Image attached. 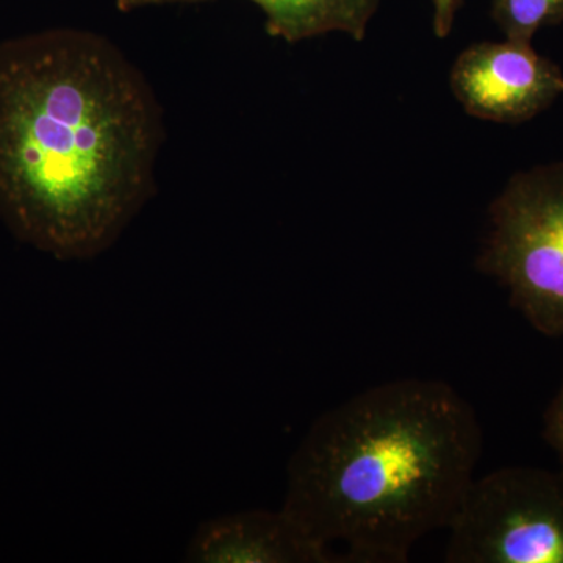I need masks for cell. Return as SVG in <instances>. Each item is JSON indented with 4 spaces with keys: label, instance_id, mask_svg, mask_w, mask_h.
Segmentation results:
<instances>
[{
    "label": "cell",
    "instance_id": "6da1fadb",
    "mask_svg": "<svg viewBox=\"0 0 563 563\" xmlns=\"http://www.w3.org/2000/svg\"><path fill=\"white\" fill-rule=\"evenodd\" d=\"M162 110L146 77L95 33L0 44V220L58 261L109 250L154 192Z\"/></svg>",
    "mask_w": 563,
    "mask_h": 563
},
{
    "label": "cell",
    "instance_id": "7a4b0ae2",
    "mask_svg": "<svg viewBox=\"0 0 563 563\" xmlns=\"http://www.w3.org/2000/svg\"><path fill=\"white\" fill-rule=\"evenodd\" d=\"M483 450L473 407L442 380L398 379L313 422L291 455L282 509L344 562L402 563L448 529Z\"/></svg>",
    "mask_w": 563,
    "mask_h": 563
},
{
    "label": "cell",
    "instance_id": "3957f363",
    "mask_svg": "<svg viewBox=\"0 0 563 563\" xmlns=\"http://www.w3.org/2000/svg\"><path fill=\"white\" fill-rule=\"evenodd\" d=\"M488 217L477 268L537 332L563 339V162L515 174Z\"/></svg>",
    "mask_w": 563,
    "mask_h": 563
},
{
    "label": "cell",
    "instance_id": "277c9868",
    "mask_svg": "<svg viewBox=\"0 0 563 563\" xmlns=\"http://www.w3.org/2000/svg\"><path fill=\"white\" fill-rule=\"evenodd\" d=\"M448 531V563H563V470L474 477Z\"/></svg>",
    "mask_w": 563,
    "mask_h": 563
},
{
    "label": "cell",
    "instance_id": "5b68a950",
    "mask_svg": "<svg viewBox=\"0 0 563 563\" xmlns=\"http://www.w3.org/2000/svg\"><path fill=\"white\" fill-rule=\"evenodd\" d=\"M450 87L470 117L496 124H523L563 95V73L533 49L532 43L483 41L455 58Z\"/></svg>",
    "mask_w": 563,
    "mask_h": 563
},
{
    "label": "cell",
    "instance_id": "8992f818",
    "mask_svg": "<svg viewBox=\"0 0 563 563\" xmlns=\"http://www.w3.org/2000/svg\"><path fill=\"white\" fill-rule=\"evenodd\" d=\"M185 558L196 563L343 562L342 555L318 543L284 509L247 510L203 521Z\"/></svg>",
    "mask_w": 563,
    "mask_h": 563
},
{
    "label": "cell",
    "instance_id": "52a82bcc",
    "mask_svg": "<svg viewBox=\"0 0 563 563\" xmlns=\"http://www.w3.org/2000/svg\"><path fill=\"white\" fill-rule=\"evenodd\" d=\"M209 0H117L122 13L150 7L201 3ZM265 14V29L273 38L299 43L331 32L363 41L380 0H250Z\"/></svg>",
    "mask_w": 563,
    "mask_h": 563
},
{
    "label": "cell",
    "instance_id": "ba28073f",
    "mask_svg": "<svg viewBox=\"0 0 563 563\" xmlns=\"http://www.w3.org/2000/svg\"><path fill=\"white\" fill-rule=\"evenodd\" d=\"M492 18L509 40L532 43L537 32L563 22V0H492Z\"/></svg>",
    "mask_w": 563,
    "mask_h": 563
},
{
    "label": "cell",
    "instance_id": "9c48e42d",
    "mask_svg": "<svg viewBox=\"0 0 563 563\" xmlns=\"http://www.w3.org/2000/svg\"><path fill=\"white\" fill-rule=\"evenodd\" d=\"M542 437L563 470V379L543 413Z\"/></svg>",
    "mask_w": 563,
    "mask_h": 563
},
{
    "label": "cell",
    "instance_id": "30bf717a",
    "mask_svg": "<svg viewBox=\"0 0 563 563\" xmlns=\"http://www.w3.org/2000/svg\"><path fill=\"white\" fill-rule=\"evenodd\" d=\"M432 27L437 38L444 40L453 32L455 14L461 10L463 0H432Z\"/></svg>",
    "mask_w": 563,
    "mask_h": 563
}]
</instances>
